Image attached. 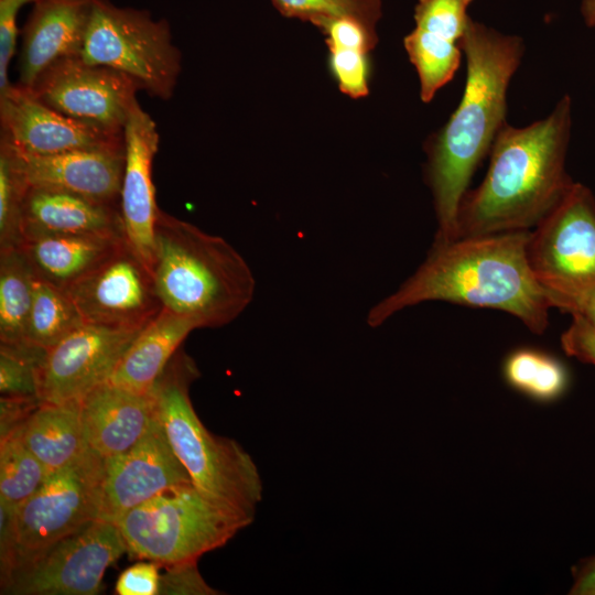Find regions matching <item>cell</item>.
I'll list each match as a JSON object with an SVG mask.
<instances>
[{
    "label": "cell",
    "instance_id": "1",
    "mask_svg": "<svg viewBox=\"0 0 595 595\" xmlns=\"http://www.w3.org/2000/svg\"><path fill=\"white\" fill-rule=\"evenodd\" d=\"M523 51L519 36L469 19L463 39L467 74L461 101L445 125L424 143V176L437 220L434 241L456 238L462 198L507 123V91Z\"/></svg>",
    "mask_w": 595,
    "mask_h": 595
},
{
    "label": "cell",
    "instance_id": "2",
    "mask_svg": "<svg viewBox=\"0 0 595 595\" xmlns=\"http://www.w3.org/2000/svg\"><path fill=\"white\" fill-rule=\"evenodd\" d=\"M529 232L434 241L415 272L371 307L367 324L377 327L409 306L443 301L504 311L520 320L533 334L544 333L552 304L528 263Z\"/></svg>",
    "mask_w": 595,
    "mask_h": 595
},
{
    "label": "cell",
    "instance_id": "3",
    "mask_svg": "<svg viewBox=\"0 0 595 595\" xmlns=\"http://www.w3.org/2000/svg\"><path fill=\"white\" fill-rule=\"evenodd\" d=\"M571 127L567 95L541 120L522 128L506 123L484 180L462 198L456 238L534 228L573 183L565 170Z\"/></svg>",
    "mask_w": 595,
    "mask_h": 595
},
{
    "label": "cell",
    "instance_id": "4",
    "mask_svg": "<svg viewBox=\"0 0 595 595\" xmlns=\"http://www.w3.org/2000/svg\"><path fill=\"white\" fill-rule=\"evenodd\" d=\"M151 272L162 306L196 328L231 323L255 294L252 271L230 244L161 208Z\"/></svg>",
    "mask_w": 595,
    "mask_h": 595
},
{
    "label": "cell",
    "instance_id": "5",
    "mask_svg": "<svg viewBox=\"0 0 595 595\" xmlns=\"http://www.w3.org/2000/svg\"><path fill=\"white\" fill-rule=\"evenodd\" d=\"M193 359L177 350L155 382L156 414L193 486L212 501L255 516L263 486L252 457L235 441L212 433L190 397L198 378Z\"/></svg>",
    "mask_w": 595,
    "mask_h": 595
},
{
    "label": "cell",
    "instance_id": "6",
    "mask_svg": "<svg viewBox=\"0 0 595 595\" xmlns=\"http://www.w3.org/2000/svg\"><path fill=\"white\" fill-rule=\"evenodd\" d=\"M104 457L86 450L46 477L13 515L0 509L1 591L61 539L99 519Z\"/></svg>",
    "mask_w": 595,
    "mask_h": 595
},
{
    "label": "cell",
    "instance_id": "7",
    "mask_svg": "<svg viewBox=\"0 0 595 595\" xmlns=\"http://www.w3.org/2000/svg\"><path fill=\"white\" fill-rule=\"evenodd\" d=\"M253 519L212 501L190 484L161 493L115 523L132 558L171 566L197 562Z\"/></svg>",
    "mask_w": 595,
    "mask_h": 595
},
{
    "label": "cell",
    "instance_id": "8",
    "mask_svg": "<svg viewBox=\"0 0 595 595\" xmlns=\"http://www.w3.org/2000/svg\"><path fill=\"white\" fill-rule=\"evenodd\" d=\"M529 267L552 307L571 315L595 291V196L573 182L529 232Z\"/></svg>",
    "mask_w": 595,
    "mask_h": 595
},
{
    "label": "cell",
    "instance_id": "9",
    "mask_svg": "<svg viewBox=\"0 0 595 595\" xmlns=\"http://www.w3.org/2000/svg\"><path fill=\"white\" fill-rule=\"evenodd\" d=\"M80 57L125 74L139 90L162 100L173 96L182 71V53L165 19L110 0H93Z\"/></svg>",
    "mask_w": 595,
    "mask_h": 595
},
{
    "label": "cell",
    "instance_id": "10",
    "mask_svg": "<svg viewBox=\"0 0 595 595\" xmlns=\"http://www.w3.org/2000/svg\"><path fill=\"white\" fill-rule=\"evenodd\" d=\"M127 552L115 522L97 519L61 539L2 591L14 595H95L106 570Z\"/></svg>",
    "mask_w": 595,
    "mask_h": 595
},
{
    "label": "cell",
    "instance_id": "11",
    "mask_svg": "<svg viewBox=\"0 0 595 595\" xmlns=\"http://www.w3.org/2000/svg\"><path fill=\"white\" fill-rule=\"evenodd\" d=\"M66 291L85 323L142 329L163 307L150 267L127 241Z\"/></svg>",
    "mask_w": 595,
    "mask_h": 595
},
{
    "label": "cell",
    "instance_id": "12",
    "mask_svg": "<svg viewBox=\"0 0 595 595\" xmlns=\"http://www.w3.org/2000/svg\"><path fill=\"white\" fill-rule=\"evenodd\" d=\"M30 89L40 101L67 117L119 133L139 91L125 74L80 56L56 61Z\"/></svg>",
    "mask_w": 595,
    "mask_h": 595
},
{
    "label": "cell",
    "instance_id": "13",
    "mask_svg": "<svg viewBox=\"0 0 595 595\" xmlns=\"http://www.w3.org/2000/svg\"><path fill=\"white\" fill-rule=\"evenodd\" d=\"M140 331L84 322L45 351L39 370L40 400H82L109 381Z\"/></svg>",
    "mask_w": 595,
    "mask_h": 595
},
{
    "label": "cell",
    "instance_id": "14",
    "mask_svg": "<svg viewBox=\"0 0 595 595\" xmlns=\"http://www.w3.org/2000/svg\"><path fill=\"white\" fill-rule=\"evenodd\" d=\"M190 484V475L156 414L148 432L132 447L104 458L99 519L116 522L161 493Z\"/></svg>",
    "mask_w": 595,
    "mask_h": 595
},
{
    "label": "cell",
    "instance_id": "15",
    "mask_svg": "<svg viewBox=\"0 0 595 595\" xmlns=\"http://www.w3.org/2000/svg\"><path fill=\"white\" fill-rule=\"evenodd\" d=\"M0 140L34 155L125 145L123 132L67 117L18 83L0 91Z\"/></svg>",
    "mask_w": 595,
    "mask_h": 595
},
{
    "label": "cell",
    "instance_id": "16",
    "mask_svg": "<svg viewBox=\"0 0 595 595\" xmlns=\"http://www.w3.org/2000/svg\"><path fill=\"white\" fill-rule=\"evenodd\" d=\"M123 136L126 161L119 208L125 238L151 269L160 210L152 181V164L159 149L160 136L154 120L138 100L129 111Z\"/></svg>",
    "mask_w": 595,
    "mask_h": 595
},
{
    "label": "cell",
    "instance_id": "17",
    "mask_svg": "<svg viewBox=\"0 0 595 595\" xmlns=\"http://www.w3.org/2000/svg\"><path fill=\"white\" fill-rule=\"evenodd\" d=\"M472 1L418 0L414 7L415 26L403 45L418 73L423 102H430L461 65Z\"/></svg>",
    "mask_w": 595,
    "mask_h": 595
},
{
    "label": "cell",
    "instance_id": "18",
    "mask_svg": "<svg viewBox=\"0 0 595 595\" xmlns=\"http://www.w3.org/2000/svg\"><path fill=\"white\" fill-rule=\"evenodd\" d=\"M15 151L29 185L62 190L119 205L125 145L78 149L48 155Z\"/></svg>",
    "mask_w": 595,
    "mask_h": 595
},
{
    "label": "cell",
    "instance_id": "19",
    "mask_svg": "<svg viewBox=\"0 0 595 595\" xmlns=\"http://www.w3.org/2000/svg\"><path fill=\"white\" fill-rule=\"evenodd\" d=\"M93 0H35L22 30L18 84L31 88L53 63L80 56Z\"/></svg>",
    "mask_w": 595,
    "mask_h": 595
},
{
    "label": "cell",
    "instance_id": "20",
    "mask_svg": "<svg viewBox=\"0 0 595 595\" xmlns=\"http://www.w3.org/2000/svg\"><path fill=\"white\" fill-rule=\"evenodd\" d=\"M87 446L107 458L132 447L156 418L154 396L107 381L80 400Z\"/></svg>",
    "mask_w": 595,
    "mask_h": 595
},
{
    "label": "cell",
    "instance_id": "21",
    "mask_svg": "<svg viewBox=\"0 0 595 595\" xmlns=\"http://www.w3.org/2000/svg\"><path fill=\"white\" fill-rule=\"evenodd\" d=\"M25 234L125 237L119 205L71 192L29 185L21 216Z\"/></svg>",
    "mask_w": 595,
    "mask_h": 595
},
{
    "label": "cell",
    "instance_id": "22",
    "mask_svg": "<svg viewBox=\"0 0 595 595\" xmlns=\"http://www.w3.org/2000/svg\"><path fill=\"white\" fill-rule=\"evenodd\" d=\"M125 237L25 234L18 248L36 279L67 289L115 252Z\"/></svg>",
    "mask_w": 595,
    "mask_h": 595
},
{
    "label": "cell",
    "instance_id": "23",
    "mask_svg": "<svg viewBox=\"0 0 595 595\" xmlns=\"http://www.w3.org/2000/svg\"><path fill=\"white\" fill-rule=\"evenodd\" d=\"M194 329L192 321L162 307L132 340L109 381L136 392H152L181 344Z\"/></svg>",
    "mask_w": 595,
    "mask_h": 595
},
{
    "label": "cell",
    "instance_id": "24",
    "mask_svg": "<svg viewBox=\"0 0 595 595\" xmlns=\"http://www.w3.org/2000/svg\"><path fill=\"white\" fill-rule=\"evenodd\" d=\"M26 447L47 476L74 463L88 448L80 416V400L41 402L18 429Z\"/></svg>",
    "mask_w": 595,
    "mask_h": 595
},
{
    "label": "cell",
    "instance_id": "25",
    "mask_svg": "<svg viewBox=\"0 0 595 595\" xmlns=\"http://www.w3.org/2000/svg\"><path fill=\"white\" fill-rule=\"evenodd\" d=\"M320 30L326 37L332 75L339 90L353 99L369 94V53L378 43L377 28L354 18H336Z\"/></svg>",
    "mask_w": 595,
    "mask_h": 595
},
{
    "label": "cell",
    "instance_id": "26",
    "mask_svg": "<svg viewBox=\"0 0 595 595\" xmlns=\"http://www.w3.org/2000/svg\"><path fill=\"white\" fill-rule=\"evenodd\" d=\"M35 275L18 247L0 250V344H26Z\"/></svg>",
    "mask_w": 595,
    "mask_h": 595
},
{
    "label": "cell",
    "instance_id": "27",
    "mask_svg": "<svg viewBox=\"0 0 595 595\" xmlns=\"http://www.w3.org/2000/svg\"><path fill=\"white\" fill-rule=\"evenodd\" d=\"M83 323L65 289L35 278L26 344L47 350Z\"/></svg>",
    "mask_w": 595,
    "mask_h": 595
},
{
    "label": "cell",
    "instance_id": "28",
    "mask_svg": "<svg viewBox=\"0 0 595 595\" xmlns=\"http://www.w3.org/2000/svg\"><path fill=\"white\" fill-rule=\"evenodd\" d=\"M502 372L510 387L540 402L560 398L569 383L565 366L552 355L533 348L511 351Z\"/></svg>",
    "mask_w": 595,
    "mask_h": 595
},
{
    "label": "cell",
    "instance_id": "29",
    "mask_svg": "<svg viewBox=\"0 0 595 595\" xmlns=\"http://www.w3.org/2000/svg\"><path fill=\"white\" fill-rule=\"evenodd\" d=\"M46 477L44 466L18 430L0 440V509L13 515Z\"/></svg>",
    "mask_w": 595,
    "mask_h": 595
},
{
    "label": "cell",
    "instance_id": "30",
    "mask_svg": "<svg viewBox=\"0 0 595 595\" xmlns=\"http://www.w3.org/2000/svg\"><path fill=\"white\" fill-rule=\"evenodd\" d=\"M29 187L18 153L0 140V250L18 247L21 216Z\"/></svg>",
    "mask_w": 595,
    "mask_h": 595
},
{
    "label": "cell",
    "instance_id": "31",
    "mask_svg": "<svg viewBox=\"0 0 595 595\" xmlns=\"http://www.w3.org/2000/svg\"><path fill=\"white\" fill-rule=\"evenodd\" d=\"M286 18L321 28L329 20L349 17L377 28L382 14L381 0H271Z\"/></svg>",
    "mask_w": 595,
    "mask_h": 595
},
{
    "label": "cell",
    "instance_id": "32",
    "mask_svg": "<svg viewBox=\"0 0 595 595\" xmlns=\"http://www.w3.org/2000/svg\"><path fill=\"white\" fill-rule=\"evenodd\" d=\"M46 350L29 344H0V393L39 398V370Z\"/></svg>",
    "mask_w": 595,
    "mask_h": 595
},
{
    "label": "cell",
    "instance_id": "33",
    "mask_svg": "<svg viewBox=\"0 0 595 595\" xmlns=\"http://www.w3.org/2000/svg\"><path fill=\"white\" fill-rule=\"evenodd\" d=\"M166 572L160 575L159 594L172 595H215L218 592L210 587L199 574L197 562L165 566Z\"/></svg>",
    "mask_w": 595,
    "mask_h": 595
},
{
    "label": "cell",
    "instance_id": "34",
    "mask_svg": "<svg viewBox=\"0 0 595 595\" xmlns=\"http://www.w3.org/2000/svg\"><path fill=\"white\" fill-rule=\"evenodd\" d=\"M24 4V0H0V91L11 85L8 71L19 32L17 17Z\"/></svg>",
    "mask_w": 595,
    "mask_h": 595
},
{
    "label": "cell",
    "instance_id": "35",
    "mask_svg": "<svg viewBox=\"0 0 595 595\" xmlns=\"http://www.w3.org/2000/svg\"><path fill=\"white\" fill-rule=\"evenodd\" d=\"M159 564L153 561L139 562L126 569L117 580L119 595H156L160 587Z\"/></svg>",
    "mask_w": 595,
    "mask_h": 595
},
{
    "label": "cell",
    "instance_id": "36",
    "mask_svg": "<svg viewBox=\"0 0 595 595\" xmlns=\"http://www.w3.org/2000/svg\"><path fill=\"white\" fill-rule=\"evenodd\" d=\"M561 346L567 356L595 365V328L581 315L572 314V322L561 336Z\"/></svg>",
    "mask_w": 595,
    "mask_h": 595
},
{
    "label": "cell",
    "instance_id": "37",
    "mask_svg": "<svg viewBox=\"0 0 595 595\" xmlns=\"http://www.w3.org/2000/svg\"><path fill=\"white\" fill-rule=\"evenodd\" d=\"M42 401L36 398L0 397V440L20 429Z\"/></svg>",
    "mask_w": 595,
    "mask_h": 595
},
{
    "label": "cell",
    "instance_id": "38",
    "mask_svg": "<svg viewBox=\"0 0 595 595\" xmlns=\"http://www.w3.org/2000/svg\"><path fill=\"white\" fill-rule=\"evenodd\" d=\"M572 595H595V555L584 559L574 569Z\"/></svg>",
    "mask_w": 595,
    "mask_h": 595
},
{
    "label": "cell",
    "instance_id": "39",
    "mask_svg": "<svg viewBox=\"0 0 595 595\" xmlns=\"http://www.w3.org/2000/svg\"><path fill=\"white\" fill-rule=\"evenodd\" d=\"M573 314L581 315L595 328V291L589 293Z\"/></svg>",
    "mask_w": 595,
    "mask_h": 595
},
{
    "label": "cell",
    "instance_id": "40",
    "mask_svg": "<svg viewBox=\"0 0 595 595\" xmlns=\"http://www.w3.org/2000/svg\"><path fill=\"white\" fill-rule=\"evenodd\" d=\"M580 11L584 23L588 28H595V0H582Z\"/></svg>",
    "mask_w": 595,
    "mask_h": 595
},
{
    "label": "cell",
    "instance_id": "41",
    "mask_svg": "<svg viewBox=\"0 0 595 595\" xmlns=\"http://www.w3.org/2000/svg\"><path fill=\"white\" fill-rule=\"evenodd\" d=\"M24 1L25 3H30V2L33 3L35 0H24Z\"/></svg>",
    "mask_w": 595,
    "mask_h": 595
}]
</instances>
